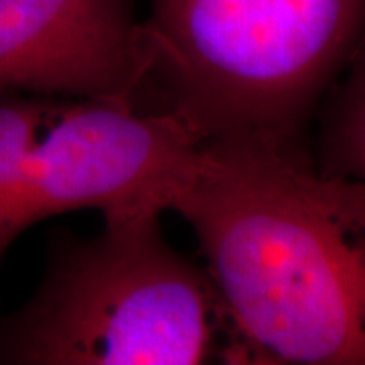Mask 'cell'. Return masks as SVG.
Wrapping results in <instances>:
<instances>
[{
  "mask_svg": "<svg viewBox=\"0 0 365 365\" xmlns=\"http://www.w3.org/2000/svg\"><path fill=\"white\" fill-rule=\"evenodd\" d=\"M160 215L110 213L91 237L53 234L37 292L0 319V364H244L211 274L170 246Z\"/></svg>",
  "mask_w": 365,
  "mask_h": 365,
  "instance_id": "3957f363",
  "label": "cell"
},
{
  "mask_svg": "<svg viewBox=\"0 0 365 365\" xmlns=\"http://www.w3.org/2000/svg\"><path fill=\"white\" fill-rule=\"evenodd\" d=\"M313 128L319 170L365 182V33L325 96Z\"/></svg>",
  "mask_w": 365,
  "mask_h": 365,
  "instance_id": "8992f818",
  "label": "cell"
},
{
  "mask_svg": "<svg viewBox=\"0 0 365 365\" xmlns=\"http://www.w3.org/2000/svg\"><path fill=\"white\" fill-rule=\"evenodd\" d=\"M146 66L128 0H0V90L140 106Z\"/></svg>",
  "mask_w": 365,
  "mask_h": 365,
  "instance_id": "5b68a950",
  "label": "cell"
},
{
  "mask_svg": "<svg viewBox=\"0 0 365 365\" xmlns=\"http://www.w3.org/2000/svg\"><path fill=\"white\" fill-rule=\"evenodd\" d=\"M191 225L244 364L365 365V182L307 146L203 143L173 203Z\"/></svg>",
  "mask_w": 365,
  "mask_h": 365,
  "instance_id": "6da1fadb",
  "label": "cell"
},
{
  "mask_svg": "<svg viewBox=\"0 0 365 365\" xmlns=\"http://www.w3.org/2000/svg\"><path fill=\"white\" fill-rule=\"evenodd\" d=\"M47 96H21L9 91L0 98V262L13 240L9 215L26 170V163L41 134L51 124L63 102Z\"/></svg>",
  "mask_w": 365,
  "mask_h": 365,
  "instance_id": "52a82bcc",
  "label": "cell"
},
{
  "mask_svg": "<svg viewBox=\"0 0 365 365\" xmlns=\"http://www.w3.org/2000/svg\"><path fill=\"white\" fill-rule=\"evenodd\" d=\"M201 144L170 114L104 100L63 102L26 163L9 215L11 240L69 211H173Z\"/></svg>",
  "mask_w": 365,
  "mask_h": 365,
  "instance_id": "277c9868",
  "label": "cell"
},
{
  "mask_svg": "<svg viewBox=\"0 0 365 365\" xmlns=\"http://www.w3.org/2000/svg\"><path fill=\"white\" fill-rule=\"evenodd\" d=\"M140 106L201 143L307 146L365 33V0H144Z\"/></svg>",
  "mask_w": 365,
  "mask_h": 365,
  "instance_id": "7a4b0ae2",
  "label": "cell"
}]
</instances>
